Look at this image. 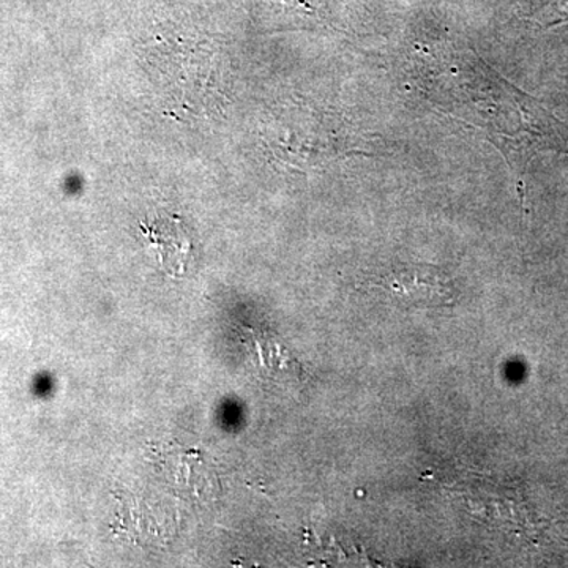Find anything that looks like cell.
Wrapping results in <instances>:
<instances>
[{
  "mask_svg": "<svg viewBox=\"0 0 568 568\" xmlns=\"http://www.w3.org/2000/svg\"><path fill=\"white\" fill-rule=\"evenodd\" d=\"M399 304L447 306L457 297L454 282L439 268L429 265H398L377 282Z\"/></svg>",
  "mask_w": 568,
  "mask_h": 568,
  "instance_id": "cell-1",
  "label": "cell"
},
{
  "mask_svg": "<svg viewBox=\"0 0 568 568\" xmlns=\"http://www.w3.org/2000/svg\"><path fill=\"white\" fill-rule=\"evenodd\" d=\"M149 248L168 275L183 276L192 263L193 245L189 231L178 216H159L140 224Z\"/></svg>",
  "mask_w": 568,
  "mask_h": 568,
  "instance_id": "cell-2",
  "label": "cell"
}]
</instances>
